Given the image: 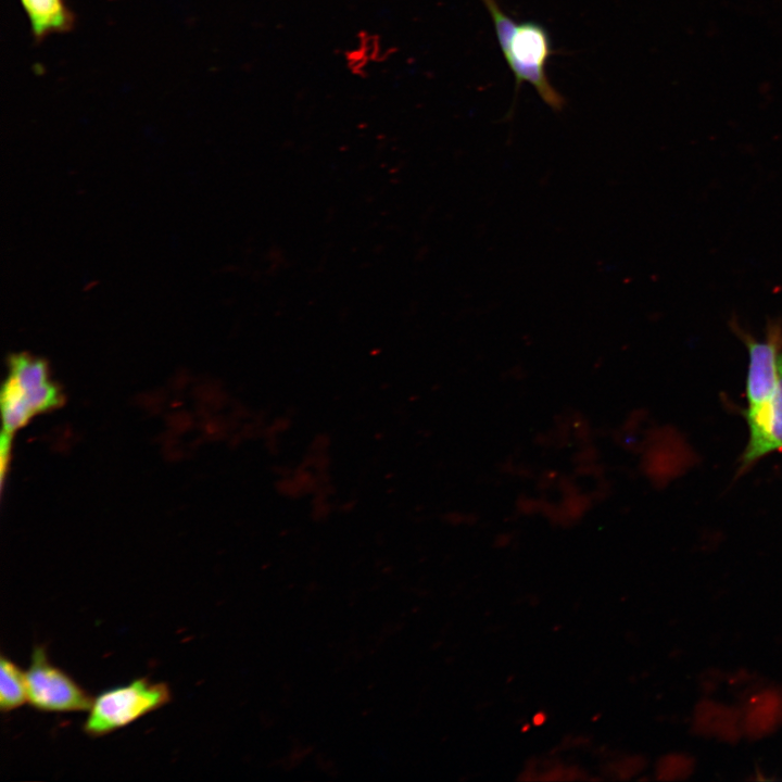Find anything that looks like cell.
<instances>
[{
  "instance_id": "cell-1",
  "label": "cell",
  "mask_w": 782,
  "mask_h": 782,
  "mask_svg": "<svg viewBox=\"0 0 782 782\" xmlns=\"http://www.w3.org/2000/svg\"><path fill=\"white\" fill-rule=\"evenodd\" d=\"M488 9L503 56L514 74L515 89L530 84L554 111L563 110L566 100L552 85L546 64L554 49L547 29L534 21L516 23L496 0H481Z\"/></svg>"
},
{
  "instance_id": "cell-2",
  "label": "cell",
  "mask_w": 782,
  "mask_h": 782,
  "mask_svg": "<svg viewBox=\"0 0 782 782\" xmlns=\"http://www.w3.org/2000/svg\"><path fill=\"white\" fill-rule=\"evenodd\" d=\"M745 342L749 353L746 380V421L749 438L742 457V469L769 454L770 408L777 387V357L782 348V323L767 325L766 340H755L737 325L733 328Z\"/></svg>"
},
{
  "instance_id": "cell-3",
  "label": "cell",
  "mask_w": 782,
  "mask_h": 782,
  "mask_svg": "<svg viewBox=\"0 0 782 782\" xmlns=\"http://www.w3.org/2000/svg\"><path fill=\"white\" fill-rule=\"evenodd\" d=\"M171 699L166 683L136 679L98 694L92 699L83 730L93 737L106 735L161 708Z\"/></svg>"
},
{
  "instance_id": "cell-4",
  "label": "cell",
  "mask_w": 782,
  "mask_h": 782,
  "mask_svg": "<svg viewBox=\"0 0 782 782\" xmlns=\"http://www.w3.org/2000/svg\"><path fill=\"white\" fill-rule=\"evenodd\" d=\"M27 702L40 711L73 712L89 710L92 697L66 672L52 665L41 645L34 647L25 671Z\"/></svg>"
},
{
  "instance_id": "cell-5",
  "label": "cell",
  "mask_w": 782,
  "mask_h": 782,
  "mask_svg": "<svg viewBox=\"0 0 782 782\" xmlns=\"http://www.w3.org/2000/svg\"><path fill=\"white\" fill-rule=\"evenodd\" d=\"M61 403L62 394L52 381L35 389H22L5 380L1 393L2 434L12 438L34 415L58 407Z\"/></svg>"
},
{
  "instance_id": "cell-6",
  "label": "cell",
  "mask_w": 782,
  "mask_h": 782,
  "mask_svg": "<svg viewBox=\"0 0 782 782\" xmlns=\"http://www.w3.org/2000/svg\"><path fill=\"white\" fill-rule=\"evenodd\" d=\"M20 3L37 45L52 34L68 33L75 26V14L65 0H20Z\"/></svg>"
},
{
  "instance_id": "cell-7",
  "label": "cell",
  "mask_w": 782,
  "mask_h": 782,
  "mask_svg": "<svg viewBox=\"0 0 782 782\" xmlns=\"http://www.w3.org/2000/svg\"><path fill=\"white\" fill-rule=\"evenodd\" d=\"M27 702L25 671L4 655L0 658V708L2 712L16 709Z\"/></svg>"
},
{
  "instance_id": "cell-8",
  "label": "cell",
  "mask_w": 782,
  "mask_h": 782,
  "mask_svg": "<svg viewBox=\"0 0 782 782\" xmlns=\"http://www.w3.org/2000/svg\"><path fill=\"white\" fill-rule=\"evenodd\" d=\"M777 387L770 408L769 452L782 449V348L777 357Z\"/></svg>"
},
{
  "instance_id": "cell-9",
  "label": "cell",
  "mask_w": 782,
  "mask_h": 782,
  "mask_svg": "<svg viewBox=\"0 0 782 782\" xmlns=\"http://www.w3.org/2000/svg\"><path fill=\"white\" fill-rule=\"evenodd\" d=\"M545 720H546L545 714L542 711H539L533 716L532 722L535 726H541L545 722Z\"/></svg>"
}]
</instances>
